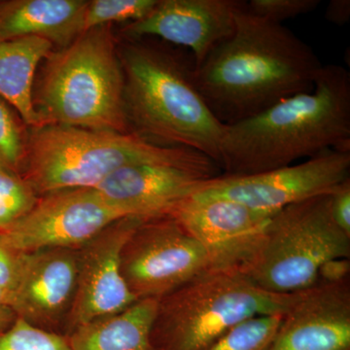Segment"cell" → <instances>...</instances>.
Masks as SVG:
<instances>
[{
  "label": "cell",
  "mask_w": 350,
  "mask_h": 350,
  "mask_svg": "<svg viewBox=\"0 0 350 350\" xmlns=\"http://www.w3.org/2000/svg\"><path fill=\"white\" fill-rule=\"evenodd\" d=\"M322 66L293 31L256 17L239 1L234 31L195 68V81L215 118L232 125L312 92Z\"/></svg>",
  "instance_id": "6da1fadb"
},
{
  "label": "cell",
  "mask_w": 350,
  "mask_h": 350,
  "mask_svg": "<svg viewBox=\"0 0 350 350\" xmlns=\"http://www.w3.org/2000/svg\"><path fill=\"white\" fill-rule=\"evenodd\" d=\"M327 150L350 151V75L337 64L322 66L312 92L225 125L218 165L222 174H256Z\"/></svg>",
  "instance_id": "7a4b0ae2"
},
{
  "label": "cell",
  "mask_w": 350,
  "mask_h": 350,
  "mask_svg": "<svg viewBox=\"0 0 350 350\" xmlns=\"http://www.w3.org/2000/svg\"><path fill=\"white\" fill-rule=\"evenodd\" d=\"M120 59L130 133L160 146L200 152L218 165L225 125L198 90L194 59L185 61L139 39H133Z\"/></svg>",
  "instance_id": "3957f363"
},
{
  "label": "cell",
  "mask_w": 350,
  "mask_h": 350,
  "mask_svg": "<svg viewBox=\"0 0 350 350\" xmlns=\"http://www.w3.org/2000/svg\"><path fill=\"white\" fill-rule=\"evenodd\" d=\"M144 163L176 165L208 178L221 170L200 152L160 146L135 133L48 125L29 131L22 176L40 197L66 189L96 188L117 170Z\"/></svg>",
  "instance_id": "277c9868"
},
{
  "label": "cell",
  "mask_w": 350,
  "mask_h": 350,
  "mask_svg": "<svg viewBox=\"0 0 350 350\" xmlns=\"http://www.w3.org/2000/svg\"><path fill=\"white\" fill-rule=\"evenodd\" d=\"M110 25L83 31L46 57L33 94L38 126L59 125L130 133L125 79Z\"/></svg>",
  "instance_id": "5b68a950"
},
{
  "label": "cell",
  "mask_w": 350,
  "mask_h": 350,
  "mask_svg": "<svg viewBox=\"0 0 350 350\" xmlns=\"http://www.w3.org/2000/svg\"><path fill=\"white\" fill-rule=\"evenodd\" d=\"M297 293H271L243 275L206 271L158 301L152 345L155 350H206L245 320L283 317Z\"/></svg>",
  "instance_id": "8992f818"
},
{
  "label": "cell",
  "mask_w": 350,
  "mask_h": 350,
  "mask_svg": "<svg viewBox=\"0 0 350 350\" xmlns=\"http://www.w3.org/2000/svg\"><path fill=\"white\" fill-rule=\"evenodd\" d=\"M340 258H350V236L332 218L330 194L322 195L275 213L259 253L241 275L271 293H296L319 282L326 262Z\"/></svg>",
  "instance_id": "52a82bcc"
},
{
  "label": "cell",
  "mask_w": 350,
  "mask_h": 350,
  "mask_svg": "<svg viewBox=\"0 0 350 350\" xmlns=\"http://www.w3.org/2000/svg\"><path fill=\"white\" fill-rule=\"evenodd\" d=\"M121 271L137 300H160L209 271L199 241L170 215L145 219L121 253Z\"/></svg>",
  "instance_id": "ba28073f"
},
{
  "label": "cell",
  "mask_w": 350,
  "mask_h": 350,
  "mask_svg": "<svg viewBox=\"0 0 350 350\" xmlns=\"http://www.w3.org/2000/svg\"><path fill=\"white\" fill-rule=\"evenodd\" d=\"M350 151L327 150L299 163L250 175H225L200 182L192 195L224 198L271 214L329 195L350 178Z\"/></svg>",
  "instance_id": "9c48e42d"
},
{
  "label": "cell",
  "mask_w": 350,
  "mask_h": 350,
  "mask_svg": "<svg viewBox=\"0 0 350 350\" xmlns=\"http://www.w3.org/2000/svg\"><path fill=\"white\" fill-rule=\"evenodd\" d=\"M169 215L199 241L209 271L241 275L259 253L275 214L224 198L189 196Z\"/></svg>",
  "instance_id": "30bf717a"
},
{
  "label": "cell",
  "mask_w": 350,
  "mask_h": 350,
  "mask_svg": "<svg viewBox=\"0 0 350 350\" xmlns=\"http://www.w3.org/2000/svg\"><path fill=\"white\" fill-rule=\"evenodd\" d=\"M124 217L96 189L54 191L40 196L25 217L1 232L0 243L24 253L52 248L78 250Z\"/></svg>",
  "instance_id": "8fae6325"
},
{
  "label": "cell",
  "mask_w": 350,
  "mask_h": 350,
  "mask_svg": "<svg viewBox=\"0 0 350 350\" xmlns=\"http://www.w3.org/2000/svg\"><path fill=\"white\" fill-rule=\"evenodd\" d=\"M145 219L124 217L78 248L77 289L64 335L98 317L122 312L135 298L121 271V253L131 234Z\"/></svg>",
  "instance_id": "7c38bea8"
},
{
  "label": "cell",
  "mask_w": 350,
  "mask_h": 350,
  "mask_svg": "<svg viewBox=\"0 0 350 350\" xmlns=\"http://www.w3.org/2000/svg\"><path fill=\"white\" fill-rule=\"evenodd\" d=\"M78 250L52 248L24 253L19 283L11 297L16 317L62 334L77 289Z\"/></svg>",
  "instance_id": "4fadbf2b"
},
{
  "label": "cell",
  "mask_w": 350,
  "mask_h": 350,
  "mask_svg": "<svg viewBox=\"0 0 350 350\" xmlns=\"http://www.w3.org/2000/svg\"><path fill=\"white\" fill-rule=\"evenodd\" d=\"M239 0H159L148 15L123 29L131 39L159 38L192 51L195 68L234 29Z\"/></svg>",
  "instance_id": "5bb4252c"
},
{
  "label": "cell",
  "mask_w": 350,
  "mask_h": 350,
  "mask_svg": "<svg viewBox=\"0 0 350 350\" xmlns=\"http://www.w3.org/2000/svg\"><path fill=\"white\" fill-rule=\"evenodd\" d=\"M268 350H350V280L299 291Z\"/></svg>",
  "instance_id": "9a60e30c"
},
{
  "label": "cell",
  "mask_w": 350,
  "mask_h": 350,
  "mask_svg": "<svg viewBox=\"0 0 350 350\" xmlns=\"http://www.w3.org/2000/svg\"><path fill=\"white\" fill-rule=\"evenodd\" d=\"M206 179L176 165L144 163L117 170L94 189L126 217L151 219L169 215Z\"/></svg>",
  "instance_id": "2e32d148"
},
{
  "label": "cell",
  "mask_w": 350,
  "mask_h": 350,
  "mask_svg": "<svg viewBox=\"0 0 350 350\" xmlns=\"http://www.w3.org/2000/svg\"><path fill=\"white\" fill-rule=\"evenodd\" d=\"M87 0L0 1V41L39 38L66 47L84 31Z\"/></svg>",
  "instance_id": "e0dca14e"
},
{
  "label": "cell",
  "mask_w": 350,
  "mask_h": 350,
  "mask_svg": "<svg viewBox=\"0 0 350 350\" xmlns=\"http://www.w3.org/2000/svg\"><path fill=\"white\" fill-rule=\"evenodd\" d=\"M158 300H138L126 310L76 327L66 335L70 350H155L151 332Z\"/></svg>",
  "instance_id": "ac0fdd59"
},
{
  "label": "cell",
  "mask_w": 350,
  "mask_h": 350,
  "mask_svg": "<svg viewBox=\"0 0 350 350\" xmlns=\"http://www.w3.org/2000/svg\"><path fill=\"white\" fill-rule=\"evenodd\" d=\"M53 46L39 38L0 41V96L29 128L38 126L33 107L34 76L39 63L52 53Z\"/></svg>",
  "instance_id": "d6986e66"
},
{
  "label": "cell",
  "mask_w": 350,
  "mask_h": 350,
  "mask_svg": "<svg viewBox=\"0 0 350 350\" xmlns=\"http://www.w3.org/2000/svg\"><path fill=\"white\" fill-rule=\"evenodd\" d=\"M38 198L22 175L0 161V234L25 217Z\"/></svg>",
  "instance_id": "ffe728a7"
},
{
  "label": "cell",
  "mask_w": 350,
  "mask_h": 350,
  "mask_svg": "<svg viewBox=\"0 0 350 350\" xmlns=\"http://www.w3.org/2000/svg\"><path fill=\"white\" fill-rule=\"evenodd\" d=\"M282 320V315L252 317L228 331L206 350H268Z\"/></svg>",
  "instance_id": "44dd1931"
},
{
  "label": "cell",
  "mask_w": 350,
  "mask_h": 350,
  "mask_svg": "<svg viewBox=\"0 0 350 350\" xmlns=\"http://www.w3.org/2000/svg\"><path fill=\"white\" fill-rule=\"evenodd\" d=\"M29 142V130L17 111L0 96V161L22 175Z\"/></svg>",
  "instance_id": "7402d4cb"
},
{
  "label": "cell",
  "mask_w": 350,
  "mask_h": 350,
  "mask_svg": "<svg viewBox=\"0 0 350 350\" xmlns=\"http://www.w3.org/2000/svg\"><path fill=\"white\" fill-rule=\"evenodd\" d=\"M159 0H93L84 18V31L112 23H133L153 10Z\"/></svg>",
  "instance_id": "603a6c76"
},
{
  "label": "cell",
  "mask_w": 350,
  "mask_h": 350,
  "mask_svg": "<svg viewBox=\"0 0 350 350\" xmlns=\"http://www.w3.org/2000/svg\"><path fill=\"white\" fill-rule=\"evenodd\" d=\"M0 350H70L68 337L31 325L25 320H14L0 332Z\"/></svg>",
  "instance_id": "cb8c5ba5"
},
{
  "label": "cell",
  "mask_w": 350,
  "mask_h": 350,
  "mask_svg": "<svg viewBox=\"0 0 350 350\" xmlns=\"http://www.w3.org/2000/svg\"><path fill=\"white\" fill-rule=\"evenodd\" d=\"M319 3V0H250L245 6L256 17L282 25L284 21L312 12Z\"/></svg>",
  "instance_id": "d4e9b609"
},
{
  "label": "cell",
  "mask_w": 350,
  "mask_h": 350,
  "mask_svg": "<svg viewBox=\"0 0 350 350\" xmlns=\"http://www.w3.org/2000/svg\"><path fill=\"white\" fill-rule=\"evenodd\" d=\"M24 252H19L0 243V289L10 297L19 283ZM10 306V305H9Z\"/></svg>",
  "instance_id": "484cf974"
},
{
  "label": "cell",
  "mask_w": 350,
  "mask_h": 350,
  "mask_svg": "<svg viewBox=\"0 0 350 350\" xmlns=\"http://www.w3.org/2000/svg\"><path fill=\"white\" fill-rule=\"evenodd\" d=\"M330 211L336 225L350 236V178L331 193Z\"/></svg>",
  "instance_id": "4316f807"
},
{
  "label": "cell",
  "mask_w": 350,
  "mask_h": 350,
  "mask_svg": "<svg viewBox=\"0 0 350 350\" xmlns=\"http://www.w3.org/2000/svg\"><path fill=\"white\" fill-rule=\"evenodd\" d=\"M350 261L347 258L326 262L320 269L319 282L338 283L349 280Z\"/></svg>",
  "instance_id": "83f0119b"
},
{
  "label": "cell",
  "mask_w": 350,
  "mask_h": 350,
  "mask_svg": "<svg viewBox=\"0 0 350 350\" xmlns=\"http://www.w3.org/2000/svg\"><path fill=\"white\" fill-rule=\"evenodd\" d=\"M325 17L332 24H347L350 18L349 0H332L327 6Z\"/></svg>",
  "instance_id": "f1b7e54d"
},
{
  "label": "cell",
  "mask_w": 350,
  "mask_h": 350,
  "mask_svg": "<svg viewBox=\"0 0 350 350\" xmlns=\"http://www.w3.org/2000/svg\"><path fill=\"white\" fill-rule=\"evenodd\" d=\"M15 319V313L13 312L10 308H1L0 310V332L10 326Z\"/></svg>",
  "instance_id": "f546056e"
},
{
  "label": "cell",
  "mask_w": 350,
  "mask_h": 350,
  "mask_svg": "<svg viewBox=\"0 0 350 350\" xmlns=\"http://www.w3.org/2000/svg\"><path fill=\"white\" fill-rule=\"evenodd\" d=\"M9 305H10V297L3 290L0 289V310L4 308H10Z\"/></svg>",
  "instance_id": "4dcf8cb0"
}]
</instances>
